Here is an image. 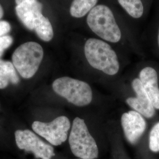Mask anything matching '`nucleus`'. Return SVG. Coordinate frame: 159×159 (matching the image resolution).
Returning <instances> with one entry per match:
<instances>
[{
	"label": "nucleus",
	"instance_id": "obj_1",
	"mask_svg": "<svg viewBox=\"0 0 159 159\" xmlns=\"http://www.w3.org/2000/svg\"><path fill=\"white\" fill-rule=\"evenodd\" d=\"M16 12L23 25L35 31L40 39L48 42L54 33L50 20L42 14L43 6L37 0H16Z\"/></svg>",
	"mask_w": 159,
	"mask_h": 159
},
{
	"label": "nucleus",
	"instance_id": "obj_2",
	"mask_svg": "<svg viewBox=\"0 0 159 159\" xmlns=\"http://www.w3.org/2000/svg\"><path fill=\"white\" fill-rule=\"evenodd\" d=\"M85 58L93 68L110 75L117 74L120 65L116 52L107 43L91 38L84 46Z\"/></svg>",
	"mask_w": 159,
	"mask_h": 159
},
{
	"label": "nucleus",
	"instance_id": "obj_3",
	"mask_svg": "<svg viewBox=\"0 0 159 159\" xmlns=\"http://www.w3.org/2000/svg\"><path fill=\"white\" fill-rule=\"evenodd\" d=\"M87 23L90 29L103 40L117 43L121 38L113 13L107 6L98 5L93 8L88 14Z\"/></svg>",
	"mask_w": 159,
	"mask_h": 159
},
{
	"label": "nucleus",
	"instance_id": "obj_4",
	"mask_svg": "<svg viewBox=\"0 0 159 159\" xmlns=\"http://www.w3.org/2000/svg\"><path fill=\"white\" fill-rule=\"evenodd\" d=\"M44 56L42 47L35 42H27L19 46L12 54V63L18 73L24 79L34 76Z\"/></svg>",
	"mask_w": 159,
	"mask_h": 159
},
{
	"label": "nucleus",
	"instance_id": "obj_5",
	"mask_svg": "<svg viewBox=\"0 0 159 159\" xmlns=\"http://www.w3.org/2000/svg\"><path fill=\"white\" fill-rule=\"evenodd\" d=\"M72 153L81 159H95L98 155L96 142L91 136L84 120L75 118L69 137Z\"/></svg>",
	"mask_w": 159,
	"mask_h": 159
},
{
	"label": "nucleus",
	"instance_id": "obj_6",
	"mask_svg": "<svg viewBox=\"0 0 159 159\" xmlns=\"http://www.w3.org/2000/svg\"><path fill=\"white\" fill-rule=\"evenodd\" d=\"M52 86L57 94L75 106L83 107L91 102L93 93L91 87L84 81L63 77L56 80Z\"/></svg>",
	"mask_w": 159,
	"mask_h": 159
},
{
	"label": "nucleus",
	"instance_id": "obj_7",
	"mask_svg": "<svg viewBox=\"0 0 159 159\" xmlns=\"http://www.w3.org/2000/svg\"><path fill=\"white\" fill-rule=\"evenodd\" d=\"M70 122L66 116H60L50 123L35 121L32 125L34 132L54 146H60L68 137Z\"/></svg>",
	"mask_w": 159,
	"mask_h": 159
},
{
	"label": "nucleus",
	"instance_id": "obj_8",
	"mask_svg": "<svg viewBox=\"0 0 159 159\" xmlns=\"http://www.w3.org/2000/svg\"><path fill=\"white\" fill-rule=\"evenodd\" d=\"M18 148L31 152L38 159H51L55 154L53 148L44 142L34 133L29 130H18L15 132Z\"/></svg>",
	"mask_w": 159,
	"mask_h": 159
},
{
	"label": "nucleus",
	"instance_id": "obj_9",
	"mask_svg": "<svg viewBox=\"0 0 159 159\" xmlns=\"http://www.w3.org/2000/svg\"><path fill=\"white\" fill-rule=\"evenodd\" d=\"M121 125L127 140L135 144L142 136L146 128V122L136 111H130L122 115Z\"/></svg>",
	"mask_w": 159,
	"mask_h": 159
},
{
	"label": "nucleus",
	"instance_id": "obj_10",
	"mask_svg": "<svg viewBox=\"0 0 159 159\" xmlns=\"http://www.w3.org/2000/svg\"><path fill=\"white\" fill-rule=\"evenodd\" d=\"M132 87L136 94V97L127 98V103L145 117H153L155 114V108L144 91L139 79H135L133 81Z\"/></svg>",
	"mask_w": 159,
	"mask_h": 159
},
{
	"label": "nucleus",
	"instance_id": "obj_11",
	"mask_svg": "<svg viewBox=\"0 0 159 159\" xmlns=\"http://www.w3.org/2000/svg\"><path fill=\"white\" fill-rule=\"evenodd\" d=\"M139 79L154 107L159 109V89L156 71L152 67H145L140 71Z\"/></svg>",
	"mask_w": 159,
	"mask_h": 159
},
{
	"label": "nucleus",
	"instance_id": "obj_12",
	"mask_svg": "<svg viewBox=\"0 0 159 159\" xmlns=\"http://www.w3.org/2000/svg\"><path fill=\"white\" fill-rule=\"evenodd\" d=\"M98 0H74L70 7V14L75 18L84 17L94 8Z\"/></svg>",
	"mask_w": 159,
	"mask_h": 159
},
{
	"label": "nucleus",
	"instance_id": "obj_13",
	"mask_svg": "<svg viewBox=\"0 0 159 159\" xmlns=\"http://www.w3.org/2000/svg\"><path fill=\"white\" fill-rule=\"evenodd\" d=\"M121 6L131 17L139 18L143 14V6L141 0H118Z\"/></svg>",
	"mask_w": 159,
	"mask_h": 159
},
{
	"label": "nucleus",
	"instance_id": "obj_14",
	"mask_svg": "<svg viewBox=\"0 0 159 159\" xmlns=\"http://www.w3.org/2000/svg\"><path fill=\"white\" fill-rule=\"evenodd\" d=\"M0 76L5 77L12 84H17L19 83L16 68L10 61L0 60Z\"/></svg>",
	"mask_w": 159,
	"mask_h": 159
},
{
	"label": "nucleus",
	"instance_id": "obj_15",
	"mask_svg": "<svg viewBox=\"0 0 159 159\" xmlns=\"http://www.w3.org/2000/svg\"><path fill=\"white\" fill-rule=\"evenodd\" d=\"M149 148L153 152H159V122L154 125L150 133Z\"/></svg>",
	"mask_w": 159,
	"mask_h": 159
},
{
	"label": "nucleus",
	"instance_id": "obj_16",
	"mask_svg": "<svg viewBox=\"0 0 159 159\" xmlns=\"http://www.w3.org/2000/svg\"><path fill=\"white\" fill-rule=\"evenodd\" d=\"M13 42V39L11 36L5 35L0 37V57H1L4 50L11 46Z\"/></svg>",
	"mask_w": 159,
	"mask_h": 159
},
{
	"label": "nucleus",
	"instance_id": "obj_17",
	"mask_svg": "<svg viewBox=\"0 0 159 159\" xmlns=\"http://www.w3.org/2000/svg\"><path fill=\"white\" fill-rule=\"evenodd\" d=\"M11 26L10 23L6 21H0V37L5 36L10 32Z\"/></svg>",
	"mask_w": 159,
	"mask_h": 159
},
{
	"label": "nucleus",
	"instance_id": "obj_18",
	"mask_svg": "<svg viewBox=\"0 0 159 159\" xmlns=\"http://www.w3.org/2000/svg\"><path fill=\"white\" fill-rule=\"evenodd\" d=\"M10 81L8 80L5 77L0 76V89H5L8 85Z\"/></svg>",
	"mask_w": 159,
	"mask_h": 159
},
{
	"label": "nucleus",
	"instance_id": "obj_19",
	"mask_svg": "<svg viewBox=\"0 0 159 159\" xmlns=\"http://www.w3.org/2000/svg\"><path fill=\"white\" fill-rule=\"evenodd\" d=\"M3 14H4V11H3V9L2 8V7L0 4V20L1 18L3 16Z\"/></svg>",
	"mask_w": 159,
	"mask_h": 159
},
{
	"label": "nucleus",
	"instance_id": "obj_20",
	"mask_svg": "<svg viewBox=\"0 0 159 159\" xmlns=\"http://www.w3.org/2000/svg\"><path fill=\"white\" fill-rule=\"evenodd\" d=\"M158 45H159V34H158Z\"/></svg>",
	"mask_w": 159,
	"mask_h": 159
}]
</instances>
